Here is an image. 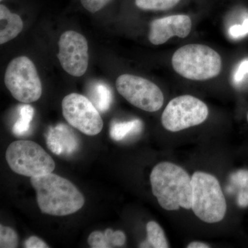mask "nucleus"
<instances>
[{
  "mask_svg": "<svg viewBox=\"0 0 248 248\" xmlns=\"http://www.w3.org/2000/svg\"><path fill=\"white\" fill-rule=\"evenodd\" d=\"M237 202L238 205L241 208L248 206V190H240Z\"/></svg>",
  "mask_w": 248,
  "mask_h": 248,
  "instance_id": "obj_26",
  "label": "nucleus"
},
{
  "mask_svg": "<svg viewBox=\"0 0 248 248\" xmlns=\"http://www.w3.org/2000/svg\"><path fill=\"white\" fill-rule=\"evenodd\" d=\"M210 246L208 245L203 244V243L198 242V241H195V242L191 243L188 245L187 248H209Z\"/></svg>",
  "mask_w": 248,
  "mask_h": 248,
  "instance_id": "obj_27",
  "label": "nucleus"
},
{
  "mask_svg": "<svg viewBox=\"0 0 248 248\" xmlns=\"http://www.w3.org/2000/svg\"><path fill=\"white\" fill-rule=\"evenodd\" d=\"M172 65L173 69L186 79L205 81L220 74L222 60L219 54L208 46L187 45L174 53Z\"/></svg>",
  "mask_w": 248,
  "mask_h": 248,
  "instance_id": "obj_3",
  "label": "nucleus"
},
{
  "mask_svg": "<svg viewBox=\"0 0 248 248\" xmlns=\"http://www.w3.org/2000/svg\"><path fill=\"white\" fill-rule=\"evenodd\" d=\"M24 247L27 248H48L49 246L46 244L43 240L37 237V236H32L25 241Z\"/></svg>",
  "mask_w": 248,
  "mask_h": 248,
  "instance_id": "obj_25",
  "label": "nucleus"
},
{
  "mask_svg": "<svg viewBox=\"0 0 248 248\" xmlns=\"http://www.w3.org/2000/svg\"><path fill=\"white\" fill-rule=\"evenodd\" d=\"M89 246L93 248H109L121 247L125 243V235L120 231L106 230L104 232L94 231L88 239Z\"/></svg>",
  "mask_w": 248,
  "mask_h": 248,
  "instance_id": "obj_14",
  "label": "nucleus"
},
{
  "mask_svg": "<svg viewBox=\"0 0 248 248\" xmlns=\"http://www.w3.org/2000/svg\"><path fill=\"white\" fill-rule=\"evenodd\" d=\"M1 1H2V0H1Z\"/></svg>",
  "mask_w": 248,
  "mask_h": 248,
  "instance_id": "obj_29",
  "label": "nucleus"
},
{
  "mask_svg": "<svg viewBox=\"0 0 248 248\" xmlns=\"http://www.w3.org/2000/svg\"><path fill=\"white\" fill-rule=\"evenodd\" d=\"M147 240L140 248H168L167 239L161 226L155 221L148 222L146 226Z\"/></svg>",
  "mask_w": 248,
  "mask_h": 248,
  "instance_id": "obj_17",
  "label": "nucleus"
},
{
  "mask_svg": "<svg viewBox=\"0 0 248 248\" xmlns=\"http://www.w3.org/2000/svg\"><path fill=\"white\" fill-rule=\"evenodd\" d=\"M151 183L153 195L165 210L192 208V178L180 166L160 163L152 170Z\"/></svg>",
  "mask_w": 248,
  "mask_h": 248,
  "instance_id": "obj_2",
  "label": "nucleus"
},
{
  "mask_svg": "<svg viewBox=\"0 0 248 248\" xmlns=\"http://www.w3.org/2000/svg\"><path fill=\"white\" fill-rule=\"evenodd\" d=\"M247 74H248V59L241 62L239 66H238V68L234 73V83L236 84L241 83Z\"/></svg>",
  "mask_w": 248,
  "mask_h": 248,
  "instance_id": "obj_24",
  "label": "nucleus"
},
{
  "mask_svg": "<svg viewBox=\"0 0 248 248\" xmlns=\"http://www.w3.org/2000/svg\"><path fill=\"white\" fill-rule=\"evenodd\" d=\"M181 0H135L139 9L144 11H167L177 6Z\"/></svg>",
  "mask_w": 248,
  "mask_h": 248,
  "instance_id": "obj_19",
  "label": "nucleus"
},
{
  "mask_svg": "<svg viewBox=\"0 0 248 248\" xmlns=\"http://www.w3.org/2000/svg\"><path fill=\"white\" fill-rule=\"evenodd\" d=\"M91 102L100 112H107L112 102V93L110 88L104 82L93 85L91 90Z\"/></svg>",
  "mask_w": 248,
  "mask_h": 248,
  "instance_id": "obj_15",
  "label": "nucleus"
},
{
  "mask_svg": "<svg viewBox=\"0 0 248 248\" xmlns=\"http://www.w3.org/2000/svg\"><path fill=\"white\" fill-rule=\"evenodd\" d=\"M62 113L65 120L75 128L89 136L102 131L103 120L93 103L82 94L71 93L62 103Z\"/></svg>",
  "mask_w": 248,
  "mask_h": 248,
  "instance_id": "obj_9",
  "label": "nucleus"
},
{
  "mask_svg": "<svg viewBox=\"0 0 248 248\" xmlns=\"http://www.w3.org/2000/svg\"><path fill=\"white\" fill-rule=\"evenodd\" d=\"M231 182L241 190H248V170H241L232 174Z\"/></svg>",
  "mask_w": 248,
  "mask_h": 248,
  "instance_id": "obj_21",
  "label": "nucleus"
},
{
  "mask_svg": "<svg viewBox=\"0 0 248 248\" xmlns=\"http://www.w3.org/2000/svg\"><path fill=\"white\" fill-rule=\"evenodd\" d=\"M116 88L132 105L147 112H156L164 104V94L161 89L141 77L122 75L116 81Z\"/></svg>",
  "mask_w": 248,
  "mask_h": 248,
  "instance_id": "obj_8",
  "label": "nucleus"
},
{
  "mask_svg": "<svg viewBox=\"0 0 248 248\" xmlns=\"http://www.w3.org/2000/svg\"><path fill=\"white\" fill-rule=\"evenodd\" d=\"M6 159L13 171L31 178L50 174L55 168L53 158L40 145L29 140L11 143Z\"/></svg>",
  "mask_w": 248,
  "mask_h": 248,
  "instance_id": "obj_5",
  "label": "nucleus"
},
{
  "mask_svg": "<svg viewBox=\"0 0 248 248\" xmlns=\"http://www.w3.org/2000/svg\"><path fill=\"white\" fill-rule=\"evenodd\" d=\"M143 124L140 120L129 122H112L111 124L110 135L115 141H122L130 135H137L141 131Z\"/></svg>",
  "mask_w": 248,
  "mask_h": 248,
  "instance_id": "obj_16",
  "label": "nucleus"
},
{
  "mask_svg": "<svg viewBox=\"0 0 248 248\" xmlns=\"http://www.w3.org/2000/svg\"><path fill=\"white\" fill-rule=\"evenodd\" d=\"M85 9L94 14L100 11L111 1V0H80Z\"/></svg>",
  "mask_w": 248,
  "mask_h": 248,
  "instance_id": "obj_22",
  "label": "nucleus"
},
{
  "mask_svg": "<svg viewBox=\"0 0 248 248\" xmlns=\"http://www.w3.org/2000/svg\"><path fill=\"white\" fill-rule=\"evenodd\" d=\"M191 30L190 17L186 15H175L153 20L151 24L148 39L153 45H164L174 36L186 38Z\"/></svg>",
  "mask_w": 248,
  "mask_h": 248,
  "instance_id": "obj_11",
  "label": "nucleus"
},
{
  "mask_svg": "<svg viewBox=\"0 0 248 248\" xmlns=\"http://www.w3.org/2000/svg\"><path fill=\"white\" fill-rule=\"evenodd\" d=\"M41 212L63 217L76 213L84 205V197L68 179L50 174L31 178Z\"/></svg>",
  "mask_w": 248,
  "mask_h": 248,
  "instance_id": "obj_1",
  "label": "nucleus"
},
{
  "mask_svg": "<svg viewBox=\"0 0 248 248\" xmlns=\"http://www.w3.org/2000/svg\"><path fill=\"white\" fill-rule=\"evenodd\" d=\"M48 149L57 155L69 156L79 148V140L72 128L66 124H60L50 127L46 135Z\"/></svg>",
  "mask_w": 248,
  "mask_h": 248,
  "instance_id": "obj_12",
  "label": "nucleus"
},
{
  "mask_svg": "<svg viewBox=\"0 0 248 248\" xmlns=\"http://www.w3.org/2000/svg\"><path fill=\"white\" fill-rule=\"evenodd\" d=\"M208 108L198 98L179 96L172 99L161 117L163 126L171 132H178L203 123L208 118Z\"/></svg>",
  "mask_w": 248,
  "mask_h": 248,
  "instance_id": "obj_7",
  "label": "nucleus"
},
{
  "mask_svg": "<svg viewBox=\"0 0 248 248\" xmlns=\"http://www.w3.org/2000/svg\"><path fill=\"white\" fill-rule=\"evenodd\" d=\"M18 246L17 233L12 228L0 226V248H15Z\"/></svg>",
  "mask_w": 248,
  "mask_h": 248,
  "instance_id": "obj_20",
  "label": "nucleus"
},
{
  "mask_svg": "<svg viewBox=\"0 0 248 248\" xmlns=\"http://www.w3.org/2000/svg\"><path fill=\"white\" fill-rule=\"evenodd\" d=\"M58 60L63 69L73 77L84 76L89 67V45L84 35L67 31L58 42Z\"/></svg>",
  "mask_w": 248,
  "mask_h": 248,
  "instance_id": "obj_10",
  "label": "nucleus"
},
{
  "mask_svg": "<svg viewBox=\"0 0 248 248\" xmlns=\"http://www.w3.org/2000/svg\"><path fill=\"white\" fill-rule=\"evenodd\" d=\"M229 33L234 39H239L248 34V18L245 19L241 25H234L231 27Z\"/></svg>",
  "mask_w": 248,
  "mask_h": 248,
  "instance_id": "obj_23",
  "label": "nucleus"
},
{
  "mask_svg": "<svg viewBox=\"0 0 248 248\" xmlns=\"http://www.w3.org/2000/svg\"><path fill=\"white\" fill-rule=\"evenodd\" d=\"M192 210L202 221L208 223L221 221L226 215L227 205L218 180L203 172L192 177Z\"/></svg>",
  "mask_w": 248,
  "mask_h": 248,
  "instance_id": "obj_4",
  "label": "nucleus"
},
{
  "mask_svg": "<svg viewBox=\"0 0 248 248\" xmlns=\"http://www.w3.org/2000/svg\"></svg>",
  "mask_w": 248,
  "mask_h": 248,
  "instance_id": "obj_28",
  "label": "nucleus"
},
{
  "mask_svg": "<svg viewBox=\"0 0 248 248\" xmlns=\"http://www.w3.org/2000/svg\"><path fill=\"white\" fill-rule=\"evenodd\" d=\"M33 108L29 104H24L19 108V117L13 127V133L16 136H23L29 131L31 123L33 119Z\"/></svg>",
  "mask_w": 248,
  "mask_h": 248,
  "instance_id": "obj_18",
  "label": "nucleus"
},
{
  "mask_svg": "<svg viewBox=\"0 0 248 248\" xmlns=\"http://www.w3.org/2000/svg\"><path fill=\"white\" fill-rule=\"evenodd\" d=\"M4 83L13 97L24 104L36 102L42 96L40 76L33 62L27 57H17L10 62Z\"/></svg>",
  "mask_w": 248,
  "mask_h": 248,
  "instance_id": "obj_6",
  "label": "nucleus"
},
{
  "mask_svg": "<svg viewBox=\"0 0 248 248\" xmlns=\"http://www.w3.org/2000/svg\"><path fill=\"white\" fill-rule=\"evenodd\" d=\"M24 28L22 18L11 12L4 5H0V44L14 40Z\"/></svg>",
  "mask_w": 248,
  "mask_h": 248,
  "instance_id": "obj_13",
  "label": "nucleus"
}]
</instances>
